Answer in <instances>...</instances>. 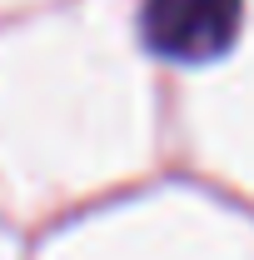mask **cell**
<instances>
[{
	"mask_svg": "<svg viewBox=\"0 0 254 260\" xmlns=\"http://www.w3.org/2000/svg\"><path fill=\"white\" fill-rule=\"evenodd\" d=\"M145 45L175 65L220 60L239 35V0H145Z\"/></svg>",
	"mask_w": 254,
	"mask_h": 260,
	"instance_id": "cell-1",
	"label": "cell"
}]
</instances>
